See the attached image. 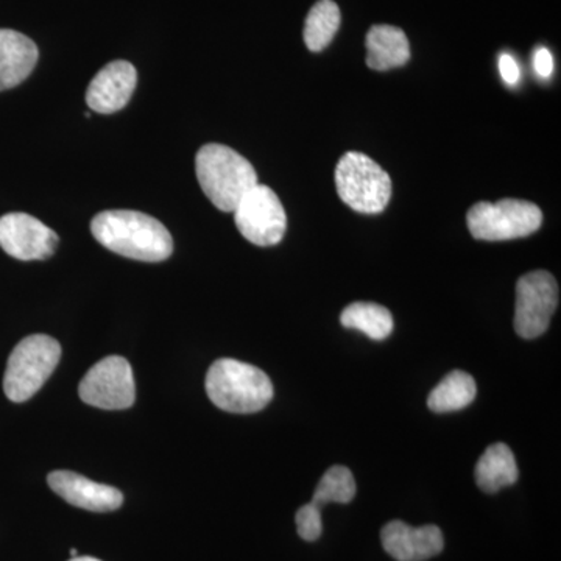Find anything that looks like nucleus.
<instances>
[{"label":"nucleus","mask_w":561,"mask_h":561,"mask_svg":"<svg viewBox=\"0 0 561 561\" xmlns=\"http://www.w3.org/2000/svg\"><path fill=\"white\" fill-rule=\"evenodd\" d=\"M91 232L106 250L128 260L161 262L173 251L168 228L139 210H103L92 219Z\"/></svg>","instance_id":"obj_1"},{"label":"nucleus","mask_w":561,"mask_h":561,"mask_svg":"<svg viewBox=\"0 0 561 561\" xmlns=\"http://www.w3.org/2000/svg\"><path fill=\"white\" fill-rule=\"evenodd\" d=\"M356 481H354L353 472L346 467H332L330 470L324 472L323 478L313 491L312 501L309 504L312 507L321 508L331 502H337V504H348L356 496Z\"/></svg>","instance_id":"obj_20"},{"label":"nucleus","mask_w":561,"mask_h":561,"mask_svg":"<svg viewBox=\"0 0 561 561\" xmlns=\"http://www.w3.org/2000/svg\"><path fill=\"white\" fill-rule=\"evenodd\" d=\"M51 491L68 504L90 512H114L124 502V494L72 471H54L47 478Z\"/></svg>","instance_id":"obj_12"},{"label":"nucleus","mask_w":561,"mask_h":561,"mask_svg":"<svg viewBox=\"0 0 561 561\" xmlns=\"http://www.w3.org/2000/svg\"><path fill=\"white\" fill-rule=\"evenodd\" d=\"M468 228L478 241L502 242L527 238L541 228L542 213L534 203L502 198L481 202L467 214Z\"/></svg>","instance_id":"obj_6"},{"label":"nucleus","mask_w":561,"mask_h":561,"mask_svg":"<svg viewBox=\"0 0 561 561\" xmlns=\"http://www.w3.org/2000/svg\"><path fill=\"white\" fill-rule=\"evenodd\" d=\"M195 172L202 191L221 213H234L243 195L257 184L251 162L221 144H208L198 150Z\"/></svg>","instance_id":"obj_2"},{"label":"nucleus","mask_w":561,"mask_h":561,"mask_svg":"<svg viewBox=\"0 0 561 561\" xmlns=\"http://www.w3.org/2000/svg\"><path fill=\"white\" fill-rule=\"evenodd\" d=\"M341 321L343 327L364 332L373 341H383L393 331V317L389 309L376 302H353L343 309Z\"/></svg>","instance_id":"obj_18"},{"label":"nucleus","mask_w":561,"mask_h":561,"mask_svg":"<svg viewBox=\"0 0 561 561\" xmlns=\"http://www.w3.org/2000/svg\"><path fill=\"white\" fill-rule=\"evenodd\" d=\"M138 83V72L131 62L111 61L99 70L87 91L88 106L95 113L113 114L128 105Z\"/></svg>","instance_id":"obj_11"},{"label":"nucleus","mask_w":561,"mask_h":561,"mask_svg":"<svg viewBox=\"0 0 561 561\" xmlns=\"http://www.w3.org/2000/svg\"><path fill=\"white\" fill-rule=\"evenodd\" d=\"M383 549L398 561H424L438 556L445 548L437 526L412 527L402 522L386 524L381 531Z\"/></svg>","instance_id":"obj_13"},{"label":"nucleus","mask_w":561,"mask_h":561,"mask_svg":"<svg viewBox=\"0 0 561 561\" xmlns=\"http://www.w3.org/2000/svg\"><path fill=\"white\" fill-rule=\"evenodd\" d=\"M518 476L515 456L504 443H496L486 448L476 465V483L485 493H497L504 486L513 485L518 481Z\"/></svg>","instance_id":"obj_16"},{"label":"nucleus","mask_w":561,"mask_h":561,"mask_svg":"<svg viewBox=\"0 0 561 561\" xmlns=\"http://www.w3.org/2000/svg\"><path fill=\"white\" fill-rule=\"evenodd\" d=\"M339 197L360 214H379L389 205L391 180L378 162L359 151L343 154L335 168Z\"/></svg>","instance_id":"obj_5"},{"label":"nucleus","mask_w":561,"mask_h":561,"mask_svg":"<svg viewBox=\"0 0 561 561\" xmlns=\"http://www.w3.org/2000/svg\"><path fill=\"white\" fill-rule=\"evenodd\" d=\"M500 72L502 80L511 84V87H515L519 79H522V70H519L518 62L508 54L501 55Z\"/></svg>","instance_id":"obj_22"},{"label":"nucleus","mask_w":561,"mask_h":561,"mask_svg":"<svg viewBox=\"0 0 561 561\" xmlns=\"http://www.w3.org/2000/svg\"><path fill=\"white\" fill-rule=\"evenodd\" d=\"M57 232L25 213L0 217V249L20 261H44L55 253Z\"/></svg>","instance_id":"obj_10"},{"label":"nucleus","mask_w":561,"mask_h":561,"mask_svg":"<svg viewBox=\"0 0 561 561\" xmlns=\"http://www.w3.org/2000/svg\"><path fill=\"white\" fill-rule=\"evenodd\" d=\"M81 401L103 411H124L136 400L130 362L121 356L99 360L79 386Z\"/></svg>","instance_id":"obj_9"},{"label":"nucleus","mask_w":561,"mask_h":561,"mask_svg":"<svg viewBox=\"0 0 561 561\" xmlns=\"http://www.w3.org/2000/svg\"><path fill=\"white\" fill-rule=\"evenodd\" d=\"M61 359V345L54 337L33 334L11 351L3 376V391L13 402L35 397Z\"/></svg>","instance_id":"obj_4"},{"label":"nucleus","mask_w":561,"mask_h":561,"mask_svg":"<svg viewBox=\"0 0 561 561\" xmlns=\"http://www.w3.org/2000/svg\"><path fill=\"white\" fill-rule=\"evenodd\" d=\"M69 561H101V560L94 559V557H76V559H72Z\"/></svg>","instance_id":"obj_24"},{"label":"nucleus","mask_w":561,"mask_h":561,"mask_svg":"<svg viewBox=\"0 0 561 561\" xmlns=\"http://www.w3.org/2000/svg\"><path fill=\"white\" fill-rule=\"evenodd\" d=\"M341 27V10L332 0H319L309 11L305 24V43L311 51L330 46Z\"/></svg>","instance_id":"obj_19"},{"label":"nucleus","mask_w":561,"mask_h":561,"mask_svg":"<svg viewBox=\"0 0 561 561\" xmlns=\"http://www.w3.org/2000/svg\"><path fill=\"white\" fill-rule=\"evenodd\" d=\"M297 530L298 535L305 541H316L321 537L323 524H321V512L319 508L312 507L311 504L302 505L297 512Z\"/></svg>","instance_id":"obj_21"},{"label":"nucleus","mask_w":561,"mask_h":561,"mask_svg":"<svg viewBox=\"0 0 561 561\" xmlns=\"http://www.w3.org/2000/svg\"><path fill=\"white\" fill-rule=\"evenodd\" d=\"M367 66L373 70L401 68L411 58L408 36L393 25H373L367 33Z\"/></svg>","instance_id":"obj_15"},{"label":"nucleus","mask_w":561,"mask_h":561,"mask_svg":"<svg viewBox=\"0 0 561 561\" xmlns=\"http://www.w3.org/2000/svg\"><path fill=\"white\" fill-rule=\"evenodd\" d=\"M205 383L209 400L225 412H260L273 398L271 378L260 368L245 362H214L206 375Z\"/></svg>","instance_id":"obj_3"},{"label":"nucleus","mask_w":561,"mask_h":561,"mask_svg":"<svg viewBox=\"0 0 561 561\" xmlns=\"http://www.w3.org/2000/svg\"><path fill=\"white\" fill-rule=\"evenodd\" d=\"M232 214L239 232L254 245H276L286 234L287 216L283 203L264 184L257 183L247 192Z\"/></svg>","instance_id":"obj_7"},{"label":"nucleus","mask_w":561,"mask_h":561,"mask_svg":"<svg viewBox=\"0 0 561 561\" xmlns=\"http://www.w3.org/2000/svg\"><path fill=\"white\" fill-rule=\"evenodd\" d=\"M559 306V284L549 272L526 273L516 283L515 331L523 339H537L548 331Z\"/></svg>","instance_id":"obj_8"},{"label":"nucleus","mask_w":561,"mask_h":561,"mask_svg":"<svg viewBox=\"0 0 561 561\" xmlns=\"http://www.w3.org/2000/svg\"><path fill=\"white\" fill-rule=\"evenodd\" d=\"M478 387L471 375L465 371H451L427 398V408L432 412H457L468 408L474 401Z\"/></svg>","instance_id":"obj_17"},{"label":"nucleus","mask_w":561,"mask_h":561,"mask_svg":"<svg viewBox=\"0 0 561 561\" xmlns=\"http://www.w3.org/2000/svg\"><path fill=\"white\" fill-rule=\"evenodd\" d=\"M70 557H72V559H76V557H79V553H77V549H70Z\"/></svg>","instance_id":"obj_25"},{"label":"nucleus","mask_w":561,"mask_h":561,"mask_svg":"<svg viewBox=\"0 0 561 561\" xmlns=\"http://www.w3.org/2000/svg\"><path fill=\"white\" fill-rule=\"evenodd\" d=\"M534 68L541 79H549L553 72V58L551 51L540 47L534 55Z\"/></svg>","instance_id":"obj_23"},{"label":"nucleus","mask_w":561,"mask_h":561,"mask_svg":"<svg viewBox=\"0 0 561 561\" xmlns=\"http://www.w3.org/2000/svg\"><path fill=\"white\" fill-rule=\"evenodd\" d=\"M38 58V47L28 36L0 28V92L28 79Z\"/></svg>","instance_id":"obj_14"}]
</instances>
